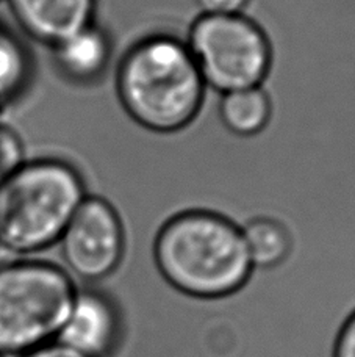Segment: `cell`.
I'll use <instances>...</instances> for the list:
<instances>
[{"label":"cell","mask_w":355,"mask_h":357,"mask_svg":"<svg viewBox=\"0 0 355 357\" xmlns=\"http://www.w3.org/2000/svg\"><path fill=\"white\" fill-rule=\"evenodd\" d=\"M152 257L164 282L198 299L230 296L253 273L241 226L210 210L169 218L157 232Z\"/></svg>","instance_id":"cell-1"},{"label":"cell","mask_w":355,"mask_h":357,"mask_svg":"<svg viewBox=\"0 0 355 357\" xmlns=\"http://www.w3.org/2000/svg\"><path fill=\"white\" fill-rule=\"evenodd\" d=\"M205 89L185 40L169 33L133 43L116 71V94L124 112L154 133H174L191 124Z\"/></svg>","instance_id":"cell-2"},{"label":"cell","mask_w":355,"mask_h":357,"mask_svg":"<svg viewBox=\"0 0 355 357\" xmlns=\"http://www.w3.org/2000/svg\"><path fill=\"white\" fill-rule=\"evenodd\" d=\"M86 196L74 165L55 157L25 160L0 183V250L11 257L49 250Z\"/></svg>","instance_id":"cell-3"},{"label":"cell","mask_w":355,"mask_h":357,"mask_svg":"<svg viewBox=\"0 0 355 357\" xmlns=\"http://www.w3.org/2000/svg\"><path fill=\"white\" fill-rule=\"evenodd\" d=\"M77 289L65 268L47 260H2L0 354L19 357L56 340Z\"/></svg>","instance_id":"cell-4"},{"label":"cell","mask_w":355,"mask_h":357,"mask_svg":"<svg viewBox=\"0 0 355 357\" xmlns=\"http://www.w3.org/2000/svg\"><path fill=\"white\" fill-rule=\"evenodd\" d=\"M185 43L205 86L219 94L262 86L269 74L271 43L244 13L200 15Z\"/></svg>","instance_id":"cell-5"},{"label":"cell","mask_w":355,"mask_h":357,"mask_svg":"<svg viewBox=\"0 0 355 357\" xmlns=\"http://www.w3.org/2000/svg\"><path fill=\"white\" fill-rule=\"evenodd\" d=\"M56 245L69 276L94 285L111 278L123 265L125 229L109 201L88 195Z\"/></svg>","instance_id":"cell-6"},{"label":"cell","mask_w":355,"mask_h":357,"mask_svg":"<svg viewBox=\"0 0 355 357\" xmlns=\"http://www.w3.org/2000/svg\"><path fill=\"white\" fill-rule=\"evenodd\" d=\"M123 339V317L105 289L79 287L56 342L84 357H109Z\"/></svg>","instance_id":"cell-7"},{"label":"cell","mask_w":355,"mask_h":357,"mask_svg":"<svg viewBox=\"0 0 355 357\" xmlns=\"http://www.w3.org/2000/svg\"><path fill=\"white\" fill-rule=\"evenodd\" d=\"M6 5L24 33L49 47L96 22L97 0H6Z\"/></svg>","instance_id":"cell-8"},{"label":"cell","mask_w":355,"mask_h":357,"mask_svg":"<svg viewBox=\"0 0 355 357\" xmlns=\"http://www.w3.org/2000/svg\"><path fill=\"white\" fill-rule=\"evenodd\" d=\"M52 49L58 73L74 85H93L102 79L111 60V40L106 30L93 22Z\"/></svg>","instance_id":"cell-9"},{"label":"cell","mask_w":355,"mask_h":357,"mask_svg":"<svg viewBox=\"0 0 355 357\" xmlns=\"http://www.w3.org/2000/svg\"><path fill=\"white\" fill-rule=\"evenodd\" d=\"M252 268L271 271L282 266L293 252V238L281 221L269 216H255L241 226Z\"/></svg>","instance_id":"cell-10"},{"label":"cell","mask_w":355,"mask_h":357,"mask_svg":"<svg viewBox=\"0 0 355 357\" xmlns=\"http://www.w3.org/2000/svg\"><path fill=\"white\" fill-rule=\"evenodd\" d=\"M219 119L224 129L237 137H253L266 129L272 116V104L262 86L221 94Z\"/></svg>","instance_id":"cell-11"},{"label":"cell","mask_w":355,"mask_h":357,"mask_svg":"<svg viewBox=\"0 0 355 357\" xmlns=\"http://www.w3.org/2000/svg\"><path fill=\"white\" fill-rule=\"evenodd\" d=\"M31 75L33 63L25 44L10 30L0 27V108L21 98Z\"/></svg>","instance_id":"cell-12"},{"label":"cell","mask_w":355,"mask_h":357,"mask_svg":"<svg viewBox=\"0 0 355 357\" xmlns=\"http://www.w3.org/2000/svg\"><path fill=\"white\" fill-rule=\"evenodd\" d=\"M25 160L21 135L11 126L0 123V183L21 168Z\"/></svg>","instance_id":"cell-13"},{"label":"cell","mask_w":355,"mask_h":357,"mask_svg":"<svg viewBox=\"0 0 355 357\" xmlns=\"http://www.w3.org/2000/svg\"><path fill=\"white\" fill-rule=\"evenodd\" d=\"M332 357H355V310L338 331Z\"/></svg>","instance_id":"cell-14"},{"label":"cell","mask_w":355,"mask_h":357,"mask_svg":"<svg viewBox=\"0 0 355 357\" xmlns=\"http://www.w3.org/2000/svg\"><path fill=\"white\" fill-rule=\"evenodd\" d=\"M251 0H196L202 15H243Z\"/></svg>","instance_id":"cell-15"},{"label":"cell","mask_w":355,"mask_h":357,"mask_svg":"<svg viewBox=\"0 0 355 357\" xmlns=\"http://www.w3.org/2000/svg\"><path fill=\"white\" fill-rule=\"evenodd\" d=\"M19 357H84V356H80L75 351H72V349H69L68 347L61 345L60 342L54 340L50 343H46V345H42L40 348L31 349V351L19 356Z\"/></svg>","instance_id":"cell-16"},{"label":"cell","mask_w":355,"mask_h":357,"mask_svg":"<svg viewBox=\"0 0 355 357\" xmlns=\"http://www.w3.org/2000/svg\"><path fill=\"white\" fill-rule=\"evenodd\" d=\"M124 331H127V333H130L132 337H133V334H136V335L141 337V339H143V347H144V340H145V343H148V335H145V326H143V331H139L138 326H136V323L127 321V326H123V334H124ZM133 340H135V339H133ZM158 354H161V349H160V351H158ZM173 354H174V351L169 354V357H173Z\"/></svg>","instance_id":"cell-17"},{"label":"cell","mask_w":355,"mask_h":357,"mask_svg":"<svg viewBox=\"0 0 355 357\" xmlns=\"http://www.w3.org/2000/svg\"><path fill=\"white\" fill-rule=\"evenodd\" d=\"M127 321H133V323H136L135 321V318H133V315L130 314V312H127V310H124L123 312V326H127ZM143 324H144V326H145V318L143 317ZM143 331V329H141ZM145 335H148V331H145ZM173 351H175V349L173 348V347H171V351H169V354L171 353H173ZM174 356V354H173ZM158 357V356H157Z\"/></svg>","instance_id":"cell-18"},{"label":"cell","mask_w":355,"mask_h":357,"mask_svg":"<svg viewBox=\"0 0 355 357\" xmlns=\"http://www.w3.org/2000/svg\"><path fill=\"white\" fill-rule=\"evenodd\" d=\"M0 357H6V356H3V354H0Z\"/></svg>","instance_id":"cell-19"}]
</instances>
